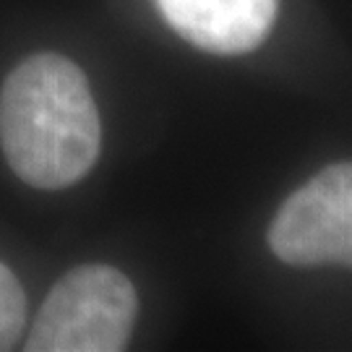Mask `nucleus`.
Masks as SVG:
<instances>
[{"mask_svg":"<svg viewBox=\"0 0 352 352\" xmlns=\"http://www.w3.org/2000/svg\"><path fill=\"white\" fill-rule=\"evenodd\" d=\"M0 146L6 162L39 190L78 183L100 154V113L84 71L58 52H37L0 89Z\"/></svg>","mask_w":352,"mask_h":352,"instance_id":"1","label":"nucleus"},{"mask_svg":"<svg viewBox=\"0 0 352 352\" xmlns=\"http://www.w3.org/2000/svg\"><path fill=\"white\" fill-rule=\"evenodd\" d=\"M139 314L133 282L110 264H81L58 279L29 329V352L126 350Z\"/></svg>","mask_w":352,"mask_h":352,"instance_id":"2","label":"nucleus"},{"mask_svg":"<svg viewBox=\"0 0 352 352\" xmlns=\"http://www.w3.org/2000/svg\"><path fill=\"white\" fill-rule=\"evenodd\" d=\"M269 245L289 266H350L352 261V167L329 164L279 206Z\"/></svg>","mask_w":352,"mask_h":352,"instance_id":"3","label":"nucleus"},{"mask_svg":"<svg viewBox=\"0 0 352 352\" xmlns=\"http://www.w3.org/2000/svg\"><path fill=\"white\" fill-rule=\"evenodd\" d=\"M167 24L199 50H256L277 21L279 0H157Z\"/></svg>","mask_w":352,"mask_h":352,"instance_id":"4","label":"nucleus"},{"mask_svg":"<svg viewBox=\"0 0 352 352\" xmlns=\"http://www.w3.org/2000/svg\"><path fill=\"white\" fill-rule=\"evenodd\" d=\"M26 295L21 282L0 261V350H11L24 334Z\"/></svg>","mask_w":352,"mask_h":352,"instance_id":"5","label":"nucleus"}]
</instances>
